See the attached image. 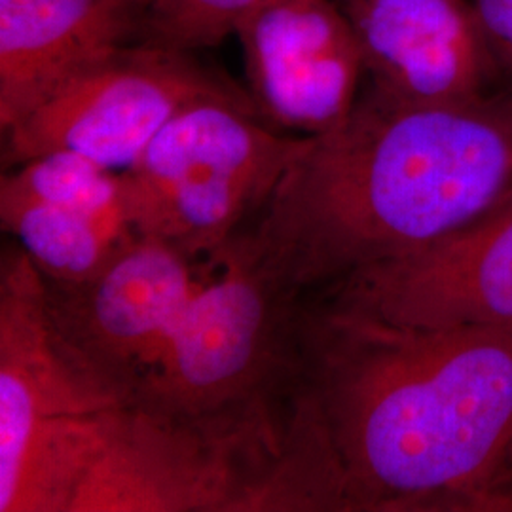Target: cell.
I'll return each mask as SVG.
<instances>
[{
	"label": "cell",
	"mask_w": 512,
	"mask_h": 512,
	"mask_svg": "<svg viewBox=\"0 0 512 512\" xmlns=\"http://www.w3.org/2000/svg\"><path fill=\"white\" fill-rule=\"evenodd\" d=\"M287 440L319 512H512V327H404L304 298Z\"/></svg>",
	"instance_id": "6da1fadb"
},
{
	"label": "cell",
	"mask_w": 512,
	"mask_h": 512,
	"mask_svg": "<svg viewBox=\"0 0 512 512\" xmlns=\"http://www.w3.org/2000/svg\"><path fill=\"white\" fill-rule=\"evenodd\" d=\"M511 196L512 86L459 103H408L363 86L336 128L310 137L239 238L306 298Z\"/></svg>",
	"instance_id": "7a4b0ae2"
},
{
	"label": "cell",
	"mask_w": 512,
	"mask_h": 512,
	"mask_svg": "<svg viewBox=\"0 0 512 512\" xmlns=\"http://www.w3.org/2000/svg\"><path fill=\"white\" fill-rule=\"evenodd\" d=\"M128 395L55 327L18 243L0 256V512H69Z\"/></svg>",
	"instance_id": "3957f363"
},
{
	"label": "cell",
	"mask_w": 512,
	"mask_h": 512,
	"mask_svg": "<svg viewBox=\"0 0 512 512\" xmlns=\"http://www.w3.org/2000/svg\"><path fill=\"white\" fill-rule=\"evenodd\" d=\"M285 410L184 418L124 406L69 512H308Z\"/></svg>",
	"instance_id": "277c9868"
},
{
	"label": "cell",
	"mask_w": 512,
	"mask_h": 512,
	"mask_svg": "<svg viewBox=\"0 0 512 512\" xmlns=\"http://www.w3.org/2000/svg\"><path fill=\"white\" fill-rule=\"evenodd\" d=\"M300 308L238 236L215 256L131 404L184 418L272 408L289 382Z\"/></svg>",
	"instance_id": "5b68a950"
},
{
	"label": "cell",
	"mask_w": 512,
	"mask_h": 512,
	"mask_svg": "<svg viewBox=\"0 0 512 512\" xmlns=\"http://www.w3.org/2000/svg\"><path fill=\"white\" fill-rule=\"evenodd\" d=\"M310 137L266 126L253 105L205 101L177 114L128 167L137 230L207 260L245 232Z\"/></svg>",
	"instance_id": "8992f818"
},
{
	"label": "cell",
	"mask_w": 512,
	"mask_h": 512,
	"mask_svg": "<svg viewBox=\"0 0 512 512\" xmlns=\"http://www.w3.org/2000/svg\"><path fill=\"white\" fill-rule=\"evenodd\" d=\"M205 101L256 107L251 93L192 52L124 44L4 129L2 164L8 169L65 150L126 171L177 114Z\"/></svg>",
	"instance_id": "52a82bcc"
},
{
	"label": "cell",
	"mask_w": 512,
	"mask_h": 512,
	"mask_svg": "<svg viewBox=\"0 0 512 512\" xmlns=\"http://www.w3.org/2000/svg\"><path fill=\"white\" fill-rule=\"evenodd\" d=\"M308 298L404 327H512V196L458 232Z\"/></svg>",
	"instance_id": "ba28073f"
},
{
	"label": "cell",
	"mask_w": 512,
	"mask_h": 512,
	"mask_svg": "<svg viewBox=\"0 0 512 512\" xmlns=\"http://www.w3.org/2000/svg\"><path fill=\"white\" fill-rule=\"evenodd\" d=\"M213 262L141 238L86 283L44 281L48 308L69 346L133 403Z\"/></svg>",
	"instance_id": "9c48e42d"
},
{
	"label": "cell",
	"mask_w": 512,
	"mask_h": 512,
	"mask_svg": "<svg viewBox=\"0 0 512 512\" xmlns=\"http://www.w3.org/2000/svg\"><path fill=\"white\" fill-rule=\"evenodd\" d=\"M234 35L256 109L275 128L321 135L355 107L365 59L340 0H262Z\"/></svg>",
	"instance_id": "30bf717a"
},
{
	"label": "cell",
	"mask_w": 512,
	"mask_h": 512,
	"mask_svg": "<svg viewBox=\"0 0 512 512\" xmlns=\"http://www.w3.org/2000/svg\"><path fill=\"white\" fill-rule=\"evenodd\" d=\"M0 222L54 285L90 281L145 238L126 173L65 150L4 169Z\"/></svg>",
	"instance_id": "8fae6325"
},
{
	"label": "cell",
	"mask_w": 512,
	"mask_h": 512,
	"mask_svg": "<svg viewBox=\"0 0 512 512\" xmlns=\"http://www.w3.org/2000/svg\"><path fill=\"white\" fill-rule=\"evenodd\" d=\"M366 86L408 103H459L503 86L471 0L342 2Z\"/></svg>",
	"instance_id": "7c38bea8"
},
{
	"label": "cell",
	"mask_w": 512,
	"mask_h": 512,
	"mask_svg": "<svg viewBox=\"0 0 512 512\" xmlns=\"http://www.w3.org/2000/svg\"><path fill=\"white\" fill-rule=\"evenodd\" d=\"M141 0H0V131L129 44Z\"/></svg>",
	"instance_id": "4fadbf2b"
},
{
	"label": "cell",
	"mask_w": 512,
	"mask_h": 512,
	"mask_svg": "<svg viewBox=\"0 0 512 512\" xmlns=\"http://www.w3.org/2000/svg\"><path fill=\"white\" fill-rule=\"evenodd\" d=\"M262 0H141L137 42L194 52L234 35Z\"/></svg>",
	"instance_id": "5bb4252c"
},
{
	"label": "cell",
	"mask_w": 512,
	"mask_h": 512,
	"mask_svg": "<svg viewBox=\"0 0 512 512\" xmlns=\"http://www.w3.org/2000/svg\"><path fill=\"white\" fill-rule=\"evenodd\" d=\"M503 86H512V0H471Z\"/></svg>",
	"instance_id": "9a60e30c"
},
{
	"label": "cell",
	"mask_w": 512,
	"mask_h": 512,
	"mask_svg": "<svg viewBox=\"0 0 512 512\" xmlns=\"http://www.w3.org/2000/svg\"><path fill=\"white\" fill-rule=\"evenodd\" d=\"M340 2H348V0H340Z\"/></svg>",
	"instance_id": "2e32d148"
}]
</instances>
